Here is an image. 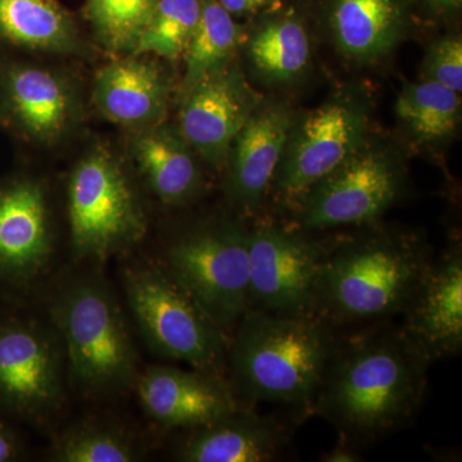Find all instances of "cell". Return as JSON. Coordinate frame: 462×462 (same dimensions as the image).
Here are the masks:
<instances>
[{
  "label": "cell",
  "instance_id": "15",
  "mask_svg": "<svg viewBox=\"0 0 462 462\" xmlns=\"http://www.w3.org/2000/svg\"><path fill=\"white\" fill-rule=\"evenodd\" d=\"M297 116L278 100H261L231 144L227 191L245 211L269 197Z\"/></svg>",
  "mask_w": 462,
  "mask_h": 462
},
{
  "label": "cell",
  "instance_id": "6",
  "mask_svg": "<svg viewBox=\"0 0 462 462\" xmlns=\"http://www.w3.org/2000/svg\"><path fill=\"white\" fill-rule=\"evenodd\" d=\"M406 182L396 149L367 139L293 208L296 229L316 233L375 224L400 199Z\"/></svg>",
  "mask_w": 462,
  "mask_h": 462
},
{
  "label": "cell",
  "instance_id": "13",
  "mask_svg": "<svg viewBox=\"0 0 462 462\" xmlns=\"http://www.w3.org/2000/svg\"><path fill=\"white\" fill-rule=\"evenodd\" d=\"M180 112L182 139L214 165L227 160L231 144L263 97L230 63L185 91Z\"/></svg>",
  "mask_w": 462,
  "mask_h": 462
},
{
  "label": "cell",
  "instance_id": "23",
  "mask_svg": "<svg viewBox=\"0 0 462 462\" xmlns=\"http://www.w3.org/2000/svg\"><path fill=\"white\" fill-rule=\"evenodd\" d=\"M12 106L35 135L51 138L63 129L69 114V94L45 69H20L9 79Z\"/></svg>",
  "mask_w": 462,
  "mask_h": 462
},
{
  "label": "cell",
  "instance_id": "24",
  "mask_svg": "<svg viewBox=\"0 0 462 462\" xmlns=\"http://www.w3.org/2000/svg\"><path fill=\"white\" fill-rule=\"evenodd\" d=\"M200 16L184 51V89L229 65L240 42V30L217 0H200Z\"/></svg>",
  "mask_w": 462,
  "mask_h": 462
},
{
  "label": "cell",
  "instance_id": "2",
  "mask_svg": "<svg viewBox=\"0 0 462 462\" xmlns=\"http://www.w3.org/2000/svg\"><path fill=\"white\" fill-rule=\"evenodd\" d=\"M367 227L325 243L315 316L339 333L401 316L434 258L427 240L416 233Z\"/></svg>",
  "mask_w": 462,
  "mask_h": 462
},
{
  "label": "cell",
  "instance_id": "7",
  "mask_svg": "<svg viewBox=\"0 0 462 462\" xmlns=\"http://www.w3.org/2000/svg\"><path fill=\"white\" fill-rule=\"evenodd\" d=\"M248 234L231 221L200 225L173 240L162 263L225 334L248 311Z\"/></svg>",
  "mask_w": 462,
  "mask_h": 462
},
{
  "label": "cell",
  "instance_id": "33",
  "mask_svg": "<svg viewBox=\"0 0 462 462\" xmlns=\"http://www.w3.org/2000/svg\"><path fill=\"white\" fill-rule=\"evenodd\" d=\"M438 14H451L460 9L462 0H428Z\"/></svg>",
  "mask_w": 462,
  "mask_h": 462
},
{
  "label": "cell",
  "instance_id": "28",
  "mask_svg": "<svg viewBox=\"0 0 462 462\" xmlns=\"http://www.w3.org/2000/svg\"><path fill=\"white\" fill-rule=\"evenodd\" d=\"M158 0H88L100 39L114 51L134 50Z\"/></svg>",
  "mask_w": 462,
  "mask_h": 462
},
{
  "label": "cell",
  "instance_id": "19",
  "mask_svg": "<svg viewBox=\"0 0 462 462\" xmlns=\"http://www.w3.org/2000/svg\"><path fill=\"white\" fill-rule=\"evenodd\" d=\"M94 97L100 111L115 123H147L162 108L165 83L151 63L125 60L99 72Z\"/></svg>",
  "mask_w": 462,
  "mask_h": 462
},
{
  "label": "cell",
  "instance_id": "14",
  "mask_svg": "<svg viewBox=\"0 0 462 462\" xmlns=\"http://www.w3.org/2000/svg\"><path fill=\"white\" fill-rule=\"evenodd\" d=\"M135 385L149 418L169 430L202 427L243 404L226 375L196 367L152 366L139 374Z\"/></svg>",
  "mask_w": 462,
  "mask_h": 462
},
{
  "label": "cell",
  "instance_id": "5",
  "mask_svg": "<svg viewBox=\"0 0 462 462\" xmlns=\"http://www.w3.org/2000/svg\"><path fill=\"white\" fill-rule=\"evenodd\" d=\"M124 287L136 325L158 356L225 375L226 334L165 264H132L125 270Z\"/></svg>",
  "mask_w": 462,
  "mask_h": 462
},
{
  "label": "cell",
  "instance_id": "16",
  "mask_svg": "<svg viewBox=\"0 0 462 462\" xmlns=\"http://www.w3.org/2000/svg\"><path fill=\"white\" fill-rule=\"evenodd\" d=\"M288 424L242 404L217 420L182 431L176 448L185 462H273L282 460L291 446Z\"/></svg>",
  "mask_w": 462,
  "mask_h": 462
},
{
  "label": "cell",
  "instance_id": "12",
  "mask_svg": "<svg viewBox=\"0 0 462 462\" xmlns=\"http://www.w3.org/2000/svg\"><path fill=\"white\" fill-rule=\"evenodd\" d=\"M398 329L430 364L461 354L462 248L454 243L431 261Z\"/></svg>",
  "mask_w": 462,
  "mask_h": 462
},
{
  "label": "cell",
  "instance_id": "26",
  "mask_svg": "<svg viewBox=\"0 0 462 462\" xmlns=\"http://www.w3.org/2000/svg\"><path fill=\"white\" fill-rule=\"evenodd\" d=\"M200 0H158L134 53L175 58L184 56L200 16Z\"/></svg>",
  "mask_w": 462,
  "mask_h": 462
},
{
  "label": "cell",
  "instance_id": "21",
  "mask_svg": "<svg viewBox=\"0 0 462 462\" xmlns=\"http://www.w3.org/2000/svg\"><path fill=\"white\" fill-rule=\"evenodd\" d=\"M135 157L149 187L167 205H180L199 193V166L184 142L172 134H144L136 141Z\"/></svg>",
  "mask_w": 462,
  "mask_h": 462
},
{
  "label": "cell",
  "instance_id": "20",
  "mask_svg": "<svg viewBox=\"0 0 462 462\" xmlns=\"http://www.w3.org/2000/svg\"><path fill=\"white\" fill-rule=\"evenodd\" d=\"M247 56L264 83H293L305 74L311 60L309 32L296 17L270 18L249 36Z\"/></svg>",
  "mask_w": 462,
  "mask_h": 462
},
{
  "label": "cell",
  "instance_id": "22",
  "mask_svg": "<svg viewBox=\"0 0 462 462\" xmlns=\"http://www.w3.org/2000/svg\"><path fill=\"white\" fill-rule=\"evenodd\" d=\"M460 114V93L430 80L404 84L396 102L398 121L413 141L425 145L454 136Z\"/></svg>",
  "mask_w": 462,
  "mask_h": 462
},
{
  "label": "cell",
  "instance_id": "17",
  "mask_svg": "<svg viewBox=\"0 0 462 462\" xmlns=\"http://www.w3.org/2000/svg\"><path fill=\"white\" fill-rule=\"evenodd\" d=\"M54 254L44 191L30 181L0 191V273L27 282L42 278Z\"/></svg>",
  "mask_w": 462,
  "mask_h": 462
},
{
  "label": "cell",
  "instance_id": "11",
  "mask_svg": "<svg viewBox=\"0 0 462 462\" xmlns=\"http://www.w3.org/2000/svg\"><path fill=\"white\" fill-rule=\"evenodd\" d=\"M65 352L57 331L18 325L0 333V396L32 416L56 411L65 396Z\"/></svg>",
  "mask_w": 462,
  "mask_h": 462
},
{
  "label": "cell",
  "instance_id": "9",
  "mask_svg": "<svg viewBox=\"0 0 462 462\" xmlns=\"http://www.w3.org/2000/svg\"><path fill=\"white\" fill-rule=\"evenodd\" d=\"M69 220L75 254L96 263L136 245L145 230L126 175L99 152L84 158L69 179Z\"/></svg>",
  "mask_w": 462,
  "mask_h": 462
},
{
  "label": "cell",
  "instance_id": "25",
  "mask_svg": "<svg viewBox=\"0 0 462 462\" xmlns=\"http://www.w3.org/2000/svg\"><path fill=\"white\" fill-rule=\"evenodd\" d=\"M0 35L32 50H66L72 27L54 0H0Z\"/></svg>",
  "mask_w": 462,
  "mask_h": 462
},
{
  "label": "cell",
  "instance_id": "10",
  "mask_svg": "<svg viewBox=\"0 0 462 462\" xmlns=\"http://www.w3.org/2000/svg\"><path fill=\"white\" fill-rule=\"evenodd\" d=\"M325 243L293 226L257 225L248 234V310L315 315Z\"/></svg>",
  "mask_w": 462,
  "mask_h": 462
},
{
  "label": "cell",
  "instance_id": "4",
  "mask_svg": "<svg viewBox=\"0 0 462 462\" xmlns=\"http://www.w3.org/2000/svg\"><path fill=\"white\" fill-rule=\"evenodd\" d=\"M51 316L72 385L109 396L135 385L139 357L117 298L105 279L83 273L58 289Z\"/></svg>",
  "mask_w": 462,
  "mask_h": 462
},
{
  "label": "cell",
  "instance_id": "30",
  "mask_svg": "<svg viewBox=\"0 0 462 462\" xmlns=\"http://www.w3.org/2000/svg\"><path fill=\"white\" fill-rule=\"evenodd\" d=\"M231 16H245L272 7L276 0H217Z\"/></svg>",
  "mask_w": 462,
  "mask_h": 462
},
{
  "label": "cell",
  "instance_id": "27",
  "mask_svg": "<svg viewBox=\"0 0 462 462\" xmlns=\"http://www.w3.org/2000/svg\"><path fill=\"white\" fill-rule=\"evenodd\" d=\"M53 458L60 462H132L139 460V452L123 430L84 422L60 437Z\"/></svg>",
  "mask_w": 462,
  "mask_h": 462
},
{
  "label": "cell",
  "instance_id": "1",
  "mask_svg": "<svg viewBox=\"0 0 462 462\" xmlns=\"http://www.w3.org/2000/svg\"><path fill=\"white\" fill-rule=\"evenodd\" d=\"M430 365L391 321L340 333L312 416L358 448L372 446L415 420Z\"/></svg>",
  "mask_w": 462,
  "mask_h": 462
},
{
  "label": "cell",
  "instance_id": "32",
  "mask_svg": "<svg viewBox=\"0 0 462 462\" xmlns=\"http://www.w3.org/2000/svg\"><path fill=\"white\" fill-rule=\"evenodd\" d=\"M14 452H16V447L14 445V440L5 431L0 430V462L11 460Z\"/></svg>",
  "mask_w": 462,
  "mask_h": 462
},
{
  "label": "cell",
  "instance_id": "18",
  "mask_svg": "<svg viewBox=\"0 0 462 462\" xmlns=\"http://www.w3.org/2000/svg\"><path fill=\"white\" fill-rule=\"evenodd\" d=\"M409 29L407 0H330L327 33L340 56L375 65L402 42Z\"/></svg>",
  "mask_w": 462,
  "mask_h": 462
},
{
  "label": "cell",
  "instance_id": "31",
  "mask_svg": "<svg viewBox=\"0 0 462 462\" xmlns=\"http://www.w3.org/2000/svg\"><path fill=\"white\" fill-rule=\"evenodd\" d=\"M361 449L352 443L339 438L338 443L327 454L322 455L321 461L324 462H358L363 461Z\"/></svg>",
  "mask_w": 462,
  "mask_h": 462
},
{
  "label": "cell",
  "instance_id": "3",
  "mask_svg": "<svg viewBox=\"0 0 462 462\" xmlns=\"http://www.w3.org/2000/svg\"><path fill=\"white\" fill-rule=\"evenodd\" d=\"M339 336L315 315L248 310L227 340V379L234 393L247 406L275 403L300 418L312 416Z\"/></svg>",
  "mask_w": 462,
  "mask_h": 462
},
{
  "label": "cell",
  "instance_id": "29",
  "mask_svg": "<svg viewBox=\"0 0 462 462\" xmlns=\"http://www.w3.org/2000/svg\"><path fill=\"white\" fill-rule=\"evenodd\" d=\"M421 74L422 80L434 81L461 94V36L448 35L434 42L425 54Z\"/></svg>",
  "mask_w": 462,
  "mask_h": 462
},
{
  "label": "cell",
  "instance_id": "8",
  "mask_svg": "<svg viewBox=\"0 0 462 462\" xmlns=\"http://www.w3.org/2000/svg\"><path fill=\"white\" fill-rule=\"evenodd\" d=\"M369 127V99L355 88L333 94L297 117L269 196L293 208L307 191L367 141Z\"/></svg>",
  "mask_w": 462,
  "mask_h": 462
}]
</instances>
